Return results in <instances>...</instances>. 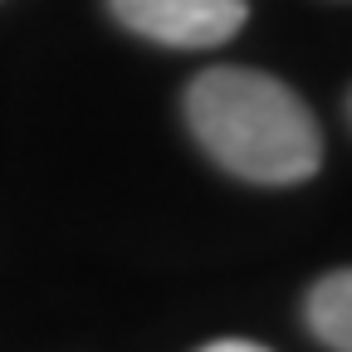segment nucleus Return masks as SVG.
I'll return each mask as SVG.
<instances>
[{
  "instance_id": "20e7f679",
  "label": "nucleus",
  "mask_w": 352,
  "mask_h": 352,
  "mask_svg": "<svg viewBox=\"0 0 352 352\" xmlns=\"http://www.w3.org/2000/svg\"><path fill=\"white\" fill-rule=\"evenodd\" d=\"M201 352H270V347H259V342H240V338H226V342H206Z\"/></svg>"
},
{
  "instance_id": "f257e3e1",
  "label": "nucleus",
  "mask_w": 352,
  "mask_h": 352,
  "mask_svg": "<svg viewBox=\"0 0 352 352\" xmlns=\"http://www.w3.org/2000/svg\"><path fill=\"white\" fill-rule=\"evenodd\" d=\"M196 142L254 186L308 182L323 162V132L294 88L254 69H210L186 88Z\"/></svg>"
},
{
  "instance_id": "7ed1b4c3",
  "label": "nucleus",
  "mask_w": 352,
  "mask_h": 352,
  "mask_svg": "<svg viewBox=\"0 0 352 352\" xmlns=\"http://www.w3.org/2000/svg\"><path fill=\"white\" fill-rule=\"evenodd\" d=\"M308 328L333 352H352V270H338L308 294Z\"/></svg>"
},
{
  "instance_id": "f03ea898",
  "label": "nucleus",
  "mask_w": 352,
  "mask_h": 352,
  "mask_svg": "<svg viewBox=\"0 0 352 352\" xmlns=\"http://www.w3.org/2000/svg\"><path fill=\"white\" fill-rule=\"evenodd\" d=\"M108 6L132 34L171 44V50L226 44L250 15L245 0H108Z\"/></svg>"
}]
</instances>
